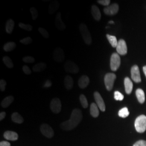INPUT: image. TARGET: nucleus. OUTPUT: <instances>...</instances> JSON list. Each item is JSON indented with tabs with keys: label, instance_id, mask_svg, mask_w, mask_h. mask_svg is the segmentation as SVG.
<instances>
[{
	"label": "nucleus",
	"instance_id": "f257e3e1",
	"mask_svg": "<svg viewBox=\"0 0 146 146\" xmlns=\"http://www.w3.org/2000/svg\"><path fill=\"white\" fill-rule=\"evenodd\" d=\"M82 113L80 109L73 110L69 120L62 122L60 125L61 129L64 131H71L76 128L82 119Z\"/></svg>",
	"mask_w": 146,
	"mask_h": 146
},
{
	"label": "nucleus",
	"instance_id": "f03ea898",
	"mask_svg": "<svg viewBox=\"0 0 146 146\" xmlns=\"http://www.w3.org/2000/svg\"><path fill=\"white\" fill-rule=\"evenodd\" d=\"M136 131L138 133H142L146 130V116L141 115L138 116L135 121Z\"/></svg>",
	"mask_w": 146,
	"mask_h": 146
},
{
	"label": "nucleus",
	"instance_id": "7ed1b4c3",
	"mask_svg": "<svg viewBox=\"0 0 146 146\" xmlns=\"http://www.w3.org/2000/svg\"><path fill=\"white\" fill-rule=\"evenodd\" d=\"M79 29L84 42L88 45L91 44L92 42V36L87 26L84 23H81L79 26Z\"/></svg>",
	"mask_w": 146,
	"mask_h": 146
},
{
	"label": "nucleus",
	"instance_id": "20e7f679",
	"mask_svg": "<svg viewBox=\"0 0 146 146\" xmlns=\"http://www.w3.org/2000/svg\"><path fill=\"white\" fill-rule=\"evenodd\" d=\"M116 78V76L114 73H107L105 75L104 84H105L106 88L108 91H110L112 90Z\"/></svg>",
	"mask_w": 146,
	"mask_h": 146
},
{
	"label": "nucleus",
	"instance_id": "39448f33",
	"mask_svg": "<svg viewBox=\"0 0 146 146\" xmlns=\"http://www.w3.org/2000/svg\"><path fill=\"white\" fill-rule=\"evenodd\" d=\"M121 58L119 54L117 53H113L110 58V68L112 71H116L120 67Z\"/></svg>",
	"mask_w": 146,
	"mask_h": 146
},
{
	"label": "nucleus",
	"instance_id": "423d86ee",
	"mask_svg": "<svg viewBox=\"0 0 146 146\" xmlns=\"http://www.w3.org/2000/svg\"><path fill=\"white\" fill-rule=\"evenodd\" d=\"M50 110L55 114L59 113L61 110V102L58 98H55L52 100L50 104Z\"/></svg>",
	"mask_w": 146,
	"mask_h": 146
},
{
	"label": "nucleus",
	"instance_id": "0eeeda50",
	"mask_svg": "<svg viewBox=\"0 0 146 146\" xmlns=\"http://www.w3.org/2000/svg\"><path fill=\"white\" fill-rule=\"evenodd\" d=\"M64 68L66 72L72 74H77L80 70L78 66L72 61H68L65 63Z\"/></svg>",
	"mask_w": 146,
	"mask_h": 146
},
{
	"label": "nucleus",
	"instance_id": "6e6552de",
	"mask_svg": "<svg viewBox=\"0 0 146 146\" xmlns=\"http://www.w3.org/2000/svg\"><path fill=\"white\" fill-rule=\"evenodd\" d=\"M40 131L42 134L47 138H52L54 135L52 128L47 123H43L40 126Z\"/></svg>",
	"mask_w": 146,
	"mask_h": 146
},
{
	"label": "nucleus",
	"instance_id": "1a4fd4ad",
	"mask_svg": "<svg viewBox=\"0 0 146 146\" xmlns=\"http://www.w3.org/2000/svg\"><path fill=\"white\" fill-rule=\"evenodd\" d=\"M52 58L57 62H62L64 60V53L63 50L60 47L55 48L52 54Z\"/></svg>",
	"mask_w": 146,
	"mask_h": 146
},
{
	"label": "nucleus",
	"instance_id": "9d476101",
	"mask_svg": "<svg viewBox=\"0 0 146 146\" xmlns=\"http://www.w3.org/2000/svg\"><path fill=\"white\" fill-rule=\"evenodd\" d=\"M119 9V6L117 3H113L105 7L104 9L105 14L107 15L113 16L117 14Z\"/></svg>",
	"mask_w": 146,
	"mask_h": 146
},
{
	"label": "nucleus",
	"instance_id": "9b49d317",
	"mask_svg": "<svg viewBox=\"0 0 146 146\" xmlns=\"http://www.w3.org/2000/svg\"><path fill=\"white\" fill-rule=\"evenodd\" d=\"M131 77L133 80L136 83H139L141 81L140 70L137 66L135 65L131 69Z\"/></svg>",
	"mask_w": 146,
	"mask_h": 146
},
{
	"label": "nucleus",
	"instance_id": "f8f14e48",
	"mask_svg": "<svg viewBox=\"0 0 146 146\" xmlns=\"http://www.w3.org/2000/svg\"><path fill=\"white\" fill-rule=\"evenodd\" d=\"M94 96L96 104H97L100 110L102 111H104L106 110V106L101 95L99 92H95L94 93Z\"/></svg>",
	"mask_w": 146,
	"mask_h": 146
},
{
	"label": "nucleus",
	"instance_id": "ddd939ff",
	"mask_svg": "<svg viewBox=\"0 0 146 146\" xmlns=\"http://www.w3.org/2000/svg\"><path fill=\"white\" fill-rule=\"evenodd\" d=\"M116 51L117 54L121 55H125L127 53V47L124 40L121 39L118 41V44L116 47Z\"/></svg>",
	"mask_w": 146,
	"mask_h": 146
},
{
	"label": "nucleus",
	"instance_id": "4468645a",
	"mask_svg": "<svg viewBox=\"0 0 146 146\" xmlns=\"http://www.w3.org/2000/svg\"><path fill=\"white\" fill-rule=\"evenodd\" d=\"M55 23V26L57 28V29L60 31H63L66 28L65 24L64 23L61 19V14L60 12H58L56 15Z\"/></svg>",
	"mask_w": 146,
	"mask_h": 146
},
{
	"label": "nucleus",
	"instance_id": "2eb2a0df",
	"mask_svg": "<svg viewBox=\"0 0 146 146\" xmlns=\"http://www.w3.org/2000/svg\"><path fill=\"white\" fill-rule=\"evenodd\" d=\"M90 83V80L88 76L82 75L78 79V87L81 89L86 88Z\"/></svg>",
	"mask_w": 146,
	"mask_h": 146
},
{
	"label": "nucleus",
	"instance_id": "dca6fc26",
	"mask_svg": "<svg viewBox=\"0 0 146 146\" xmlns=\"http://www.w3.org/2000/svg\"><path fill=\"white\" fill-rule=\"evenodd\" d=\"M3 136L6 140L10 141H16L18 139V134L13 131H6L5 132Z\"/></svg>",
	"mask_w": 146,
	"mask_h": 146
},
{
	"label": "nucleus",
	"instance_id": "f3484780",
	"mask_svg": "<svg viewBox=\"0 0 146 146\" xmlns=\"http://www.w3.org/2000/svg\"><path fill=\"white\" fill-rule=\"evenodd\" d=\"M91 12L93 17L96 21H99L101 20V14L99 8L96 5H93L92 7Z\"/></svg>",
	"mask_w": 146,
	"mask_h": 146
},
{
	"label": "nucleus",
	"instance_id": "a211bd4d",
	"mask_svg": "<svg viewBox=\"0 0 146 146\" xmlns=\"http://www.w3.org/2000/svg\"><path fill=\"white\" fill-rule=\"evenodd\" d=\"M124 84L125 87V93L127 94H131L133 88V84L132 83L131 79L128 77H126L125 78Z\"/></svg>",
	"mask_w": 146,
	"mask_h": 146
},
{
	"label": "nucleus",
	"instance_id": "6ab92c4d",
	"mask_svg": "<svg viewBox=\"0 0 146 146\" xmlns=\"http://www.w3.org/2000/svg\"><path fill=\"white\" fill-rule=\"evenodd\" d=\"M64 84L65 86V88L67 90H71L73 88L74 81L73 79L70 76L67 75L65 77L64 79Z\"/></svg>",
	"mask_w": 146,
	"mask_h": 146
},
{
	"label": "nucleus",
	"instance_id": "aec40b11",
	"mask_svg": "<svg viewBox=\"0 0 146 146\" xmlns=\"http://www.w3.org/2000/svg\"><path fill=\"white\" fill-rule=\"evenodd\" d=\"M90 113L93 117H97L99 115V110L98 106L95 103H92L90 104Z\"/></svg>",
	"mask_w": 146,
	"mask_h": 146
},
{
	"label": "nucleus",
	"instance_id": "412c9836",
	"mask_svg": "<svg viewBox=\"0 0 146 146\" xmlns=\"http://www.w3.org/2000/svg\"><path fill=\"white\" fill-rule=\"evenodd\" d=\"M14 100V98L13 96H8L2 100V101L1 102V105L4 108H7L12 104Z\"/></svg>",
	"mask_w": 146,
	"mask_h": 146
},
{
	"label": "nucleus",
	"instance_id": "4be33fe9",
	"mask_svg": "<svg viewBox=\"0 0 146 146\" xmlns=\"http://www.w3.org/2000/svg\"><path fill=\"white\" fill-rule=\"evenodd\" d=\"M136 96L140 104H143L145 101V95L143 90L141 89H137L136 90Z\"/></svg>",
	"mask_w": 146,
	"mask_h": 146
},
{
	"label": "nucleus",
	"instance_id": "5701e85b",
	"mask_svg": "<svg viewBox=\"0 0 146 146\" xmlns=\"http://www.w3.org/2000/svg\"><path fill=\"white\" fill-rule=\"evenodd\" d=\"M60 3L57 1H54L49 5L48 8V12L49 14H53L56 11H58V9L59 8Z\"/></svg>",
	"mask_w": 146,
	"mask_h": 146
},
{
	"label": "nucleus",
	"instance_id": "b1692460",
	"mask_svg": "<svg viewBox=\"0 0 146 146\" xmlns=\"http://www.w3.org/2000/svg\"><path fill=\"white\" fill-rule=\"evenodd\" d=\"M47 67V64L44 62H39L35 64L33 67V70L34 72H41Z\"/></svg>",
	"mask_w": 146,
	"mask_h": 146
},
{
	"label": "nucleus",
	"instance_id": "393cba45",
	"mask_svg": "<svg viewBox=\"0 0 146 146\" xmlns=\"http://www.w3.org/2000/svg\"><path fill=\"white\" fill-rule=\"evenodd\" d=\"M15 26V23L14 21H13L11 19H9L6 22V25H5V31L6 32L9 34H11L12 33V31L14 29V27Z\"/></svg>",
	"mask_w": 146,
	"mask_h": 146
},
{
	"label": "nucleus",
	"instance_id": "a878e982",
	"mask_svg": "<svg viewBox=\"0 0 146 146\" xmlns=\"http://www.w3.org/2000/svg\"><path fill=\"white\" fill-rule=\"evenodd\" d=\"M11 120L16 123L21 124L23 122L24 120L20 114L18 113H14L11 115Z\"/></svg>",
	"mask_w": 146,
	"mask_h": 146
},
{
	"label": "nucleus",
	"instance_id": "bb28decb",
	"mask_svg": "<svg viewBox=\"0 0 146 146\" xmlns=\"http://www.w3.org/2000/svg\"><path fill=\"white\" fill-rule=\"evenodd\" d=\"M16 46L15 43L14 42H7L3 46V49L6 52H9L13 51Z\"/></svg>",
	"mask_w": 146,
	"mask_h": 146
},
{
	"label": "nucleus",
	"instance_id": "cd10ccee",
	"mask_svg": "<svg viewBox=\"0 0 146 146\" xmlns=\"http://www.w3.org/2000/svg\"><path fill=\"white\" fill-rule=\"evenodd\" d=\"M106 37L108 40V41L110 43V44H111V46L113 48H116L117 44H118V41L117 40V38L115 36H113V35H110L109 34H107L106 35Z\"/></svg>",
	"mask_w": 146,
	"mask_h": 146
},
{
	"label": "nucleus",
	"instance_id": "c85d7f7f",
	"mask_svg": "<svg viewBox=\"0 0 146 146\" xmlns=\"http://www.w3.org/2000/svg\"><path fill=\"white\" fill-rule=\"evenodd\" d=\"M3 61L8 68H10V69L13 68V66H14L13 63L9 57L7 56H4L3 58Z\"/></svg>",
	"mask_w": 146,
	"mask_h": 146
},
{
	"label": "nucleus",
	"instance_id": "c756f323",
	"mask_svg": "<svg viewBox=\"0 0 146 146\" xmlns=\"http://www.w3.org/2000/svg\"><path fill=\"white\" fill-rule=\"evenodd\" d=\"M119 116L122 118H125L129 115V112L127 107H124L119 111Z\"/></svg>",
	"mask_w": 146,
	"mask_h": 146
},
{
	"label": "nucleus",
	"instance_id": "7c9ffc66",
	"mask_svg": "<svg viewBox=\"0 0 146 146\" xmlns=\"http://www.w3.org/2000/svg\"><path fill=\"white\" fill-rule=\"evenodd\" d=\"M80 101L81 102V104L82 105V107L84 108H87L88 106V101L86 97V96L84 94H81L80 96Z\"/></svg>",
	"mask_w": 146,
	"mask_h": 146
},
{
	"label": "nucleus",
	"instance_id": "2f4dec72",
	"mask_svg": "<svg viewBox=\"0 0 146 146\" xmlns=\"http://www.w3.org/2000/svg\"><path fill=\"white\" fill-rule=\"evenodd\" d=\"M19 26L21 28L27 31H31L33 29V27L31 25H26L23 23H19Z\"/></svg>",
	"mask_w": 146,
	"mask_h": 146
},
{
	"label": "nucleus",
	"instance_id": "473e14b6",
	"mask_svg": "<svg viewBox=\"0 0 146 146\" xmlns=\"http://www.w3.org/2000/svg\"><path fill=\"white\" fill-rule=\"evenodd\" d=\"M30 12L31 13V17L33 20H36L38 17V11L34 7H31L30 8Z\"/></svg>",
	"mask_w": 146,
	"mask_h": 146
},
{
	"label": "nucleus",
	"instance_id": "72a5a7b5",
	"mask_svg": "<svg viewBox=\"0 0 146 146\" xmlns=\"http://www.w3.org/2000/svg\"><path fill=\"white\" fill-rule=\"evenodd\" d=\"M38 31L44 38H49V34L48 32L44 28H42V27H40L38 28Z\"/></svg>",
	"mask_w": 146,
	"mask_h": 146
},
{
	"label": "nucleus",
	"instance_id": "f704fd0d",
	"mask_svg": "<svg viewBox=\"0 0 146 146\" xmlns=\"http://www.w3.org/2000/svg\"><path fill=\"white\" fill-rule=\"evenodd\" d=\"M114 99L116 101H122L124 99V96L119 91L114 92Z\"/></svg>",
	"mask_w": 146,
	"mask_h": 146
},
{
	"label": "nucleus",
	"instance_id": "c9c22d12",
	"mask_svg": "<svg viewBox=\"0 0 146 146\" xmlns=\"http://www.w3.org/2000/svg\"><path fill=\"white\" fill-rule=\"evenodd\" d=\"M20 42L23 44L28 45L29 44H31V42H33V40L31 37H27L26 38H24L21 40Z\"/></svg>",
	"mask_w": 146,
	"mask_h": 146
},
{
	"label": "nucleus",
	"instance_id": "e433bc0d",
	"mask_svg": "<svg viewBox=\"0 0 146 146\" xmlns=\"http://www.w3.org/2000/svg\"><path fill=\"white\" fill-rule=\"evenodd\" d=\"M23 61L24 62L28 63H31L34 62H35V59L33 57L31 56H25L23 58Z\"/></svg>",
	"mask_w": 146,
	"mask_h": 146
},
{
	"label": "nucleus",
	"instance_id": "4c0bfd02",
	"mask_svg": "<svg viewBox=\"0 0 146 146\" xmlns=\"http://www.w3.org/2000/svg\"><path fill=\"white\" fill-rule=\"evenodd\" d=\"M6 85H7V82L5 80L3 79L0 80V90L2 92H3L5 90Z\"/></svg>",
	"mask_w": 146,
	"mask_h": 146
},
{
	"label": "nucleus",
	"instance_id": "58836bf2",
	"mask_svg": "<svg viewBox=\"0 0 146 146\" xmlns=\"http://www.w3.org/2000/svg\"><path fill=\"white\" fill-rule=\"evenodd\" d=\"M98 2L101 5L107 7V6H109V5H110V0H99L98 1Z\"/></svg>",
	"mask_w": 146,
	"mask_h": 146
},
{
	"label": "nucleus",
	"instance_id": "ea45409f",
	"mask_svg": "<svg viewBox=\"0 0 146 146\" xmlns=\"http://www.w3.org/2000/svg\"><path fill=\"white\" fill-rule=\"evenodd\" d=\"M22 70L23 71V72L25 73L27 75H29L31 73V70L29 68L28 66H27L26 65H25L23 66L22 67Z\"/></svg>",
	"mask_w": 146,
	"mask_h": 146
},
{
	"label": "nucleus",
	"instance_id": "a19ab883",
	"mask_svg": "<svg viewBox=\"0 0 146 146\" xmlns=\"http://www.w3.org/2000/svg\"><path fill=\"white\" fill-rule=\"evenodd\" d=\"M133 146H146V141L139 140L137 141Z\"/></svg>",
	"mask_w": 146,
	"mask_h": 146
},
{
	"label": "nucleus",
	"instance_id": "79ce46f5",
	"mask_svg": "<svg viewBox=\"0 0 146 146\" xmlns=\"http://www.w3.org/2000/svg\"><path fill=\"white\" fill-rule=\"evenodd\" d=\"M52 83L50 81V80H47V81L45 82L44 85H43V87H44V88H49V87H50L52 86Z\"/></svg>",
	"mask_w": 146,
	"mask_h": 146
},
{
	"label": "nucleus",
	"instance_id": "37998d69",
	"mask_svg": "<svg viewBox=\"0 0 146 146\" xmlns=\"http://www.w3.org/2000/svg\"><path fill=\"white\" fill-rule=\"evenodd\" d=\"M0 146H11V143L8 141H1L0 142Z\"/></svg>",
	"mask_w": 146,
	"mask_h": 146
},
{
	"label": "nucleus",
	"instance_id": "c03bdc74",
	"mask_svg": "<svg viewBox=\"0 0 146 146\" xmlns=\"http://www.w3.org/2000/svg\"><path fill=\"white\" fill-rule=\"evenodd\" d=\"M6 113L5 111H2L0 113V121L3 120L5 118Z\"/></svg>",
	"mask_w": 146,
	"mask_h": 146
},
{
	"label": "nucleus",
	"instance_id": "a18cd8bd",
	"mask_svg": "<svg viewBox=\"0 0 146 146\" xmlns=\"http://www.w3.org/2000/svg\"><path fill=\"white\" fill-rule=\"evenodd\" d=\"M143 73L145 74V76L146 77V66H144L143 68Z\"/></svg>",
	"mask_w": 146,
	"mask_h": 146
},
{
	"label": "nucleus",
	"instance_id": "49530a36",
	"mask_svg": "<svg viewBox=\"0 0 146 146\" xmlns=\"http://www.w3.org/2000/svg\"><path fill=\"white\" fill-rule=\"evenodd\" d=\"M109 23H114V22L112 21H110V22H109Z\"/></svg>",
	"mask_w": 146,
	"mask_h": 146
}]
</instances>
